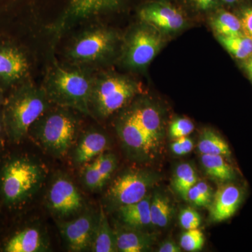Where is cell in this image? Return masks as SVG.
<instances>
[{
  "label": "cell",
  "mask_w": 252,
  "mask_h": 252,
  "mask_svg": "<svg viewBox=\"0 0 252 252\" xmlns=\"http://www.w3.org/2000/svg\"><path fill=\"white\" fill-rule=\"evenodd\" d=\"M116 127L123 147L136 160L153 158L163 139L161 111L147 99L137 100L124 110Z\"/></svg>",
  "instance_id": "obj_1"
},
{
  "label": "cell",
  "mask_w": 252,
  "mask_h": 252,
  "mask_svg": "<svg viewBox=\"0 0 252 252\" xmlns=\"http://www.w3.org/2000/svg\"><path fill=\"white\" fill-rule=\"evenodd\" d=\"M44 178V169L32 159L9 158L0 167V200L9 208L22 206L37 192Z\"/></svg>",
  "instance_id": "obj_2"
},
{
  "label": "cell",
  "mask_w": 252,
  "mask_h": 252,
  "mask_svg": "<svg viewBox=\"0 0 252 252\" xmlns=\"http://www.w3.org/2000/svg\"><path fill=\"white\" fill-rule=\"evenodd\" d=\"M46 108L42 93L28 85L16 89L5 102L1 117L8 140L20 143Z\"/></svg>",
  "instance_id": "obj_3"
},
{
  "label": "cell",
  "mask_w": 252,
  "mask_h": 252,
  "mask_svg": "<svg viewBox=\"0 0 252 252\" xmlns=\"http://www.w3.org/2000/svg\"><path fill=\"white\" fill-rule=\"evenodd\" d=\"M77 124L75 119L64 112L47 116L36 128L35 139L50 155L63 157L67 154L75 141Z\"/></svg>",
  "instance_id": "obj_4"
},
{
  "label": "cell",
  "mask_w": 252,
  "mask_h": 252,
  "mask_svg": "<svg viewBox=\"0 0 252 252\" xmlns=\"http://www.w3.org/2000/svg\"><path fill=\"white\" fill-rule=\"evenodd\" d=\"M138 91V86L129 78L108 76L92 91L91 102L99 117H107L125 107Z\"/></svg>",
  "instance_id": "obj_5"
},
{
  "label": "cell",
  "mask_w": 252,
  "mask_h": 252,
  "mask_svg": "<svg viewBox=\"0 0 252 252\" xmlns=\"http://www.w3.org/2000/svg\"><path fill=\"white\" fill-rule=\"evenodd\" d=\"M92 91L90 82L83 74L59 69L51 82L50 96L61 105L89 113Z\"/></svg>",
  "instance_id": "obj_6"
},
{
  "label": "cell",
  "mask_w": 252,
  "mask_h": 252,
  "mask_svg": "<svg viewBox=\"0 0 252 252\" xmlns=\"http://www.w3.org/2000/svg\"><path fill=\"white\" fill-rule=\"evenodd\" d=\"M163 33L157 28L142 22L131 33L126 42L124 60L135 69L147 67L165 44Z\"/></svg>",
  "instance_id": "obj_7"
},
{
  "label": "cell",
  "mask_w": 252,
  "mask_h": 252,
  "mask_svg": "<svg viewBox=\"0 0 252 252\" xmlns=\"http://www.w3.org/2000/svg\"><path fill=\"white\" fill-rule=\"evenodd\" d=\"M154 182V176L144 170L126 171L119 175L109 187L107 201L118 207L137 203L147 196Z\"/></svg>",
  "instance_id": "obj_8"
},
{
  "label": "cell",
  "mask_w": 252,
  "mask_h": 252,
  "mask_svg": "<svg viewBox=\"0 0 252 252\" xmlns=\"http://www.w3.org/2000/svg\"><path fill=\"white\" fill-rule=\"evenodd\" d=\"M139 14L142 22L154 26L163 34L178 32L187 25L183 12L163 0H157L146 4Z\"/></svg>",
  "instance_id": "obj_9"
},
{
  "label": "cell",
  "mask_w": 252,
  "mask_h": 252,
  "mask_svg": "<svg viewBox=\"0 0 252 252\" xmlns=\"http://www.w3.org/2000/svg\"><path fill=\"white\" fill-rule=\"evenodd\" d=\"M47 201L51 212L61 217L74 215L82 207V198L77 187L69 179L63 176L53 182Z\"/></svg>",
  "instance_id": "obj_10"
},
{
  "label": "cell",
  "mask_w": 252,
  "mask_h": 252,
  "mask_svg": "<svg viewBox=\"0 0 252 252\" xmlns=\"http://www.w3.org/2000/svg\"><path fill=\"white\" fill-rule=\"evenodd\" d=\"M97 217L86 213L75 220L59 224L61 233L70 251L83 252L91 248Z\"/></svg>",
  "instance_id": "obj_11"
},
{
  "label": "cell",
  "mask_w": 252,
  "mask_h": 252,
  "mask_svg": "<svg viewBox=\"0 0 252 252\" xmlns=\"http://www.w3.org/2000/svg\"><path fill=\"white\" fill-rule=\"evenodd\" d=\"M244 194L241 187L233 184L220 187L210 205L212 221L221 222L233 217L243 202Z\"/></svg>",
  "instance_id": "obj_12"
},
{
  "label": "cell",
  "mask_w": 252,
  "mask_h": 252,
  "mask_svg": "<svg viewBox=\"0 0 252 252\" xmlns=\"http://www.w3.org/2000/svg\"><path fill=\"white\" fill-rule=\"evenodd\" d=\"M113 43L114 35L110 32L102 30L91 32L76 43L72 56L81 61H92L108 52Z\"/></svg>",
  "instance_id": "obj_13"
},
{
  "label": "cell",
  "mask_w": 252,
  "mask_h": 252,
  "mask_svg": "<svg viewBox=\"0 0 252 252\" xmlns=\"http://www.w3.org/2000/svg\"><path fill=\"white\" fill-rule=\"evenodd\" d=\"M27 59L13 46L0 47V83L9 86L16 84L28 72Z\"/></svg>",
  "instance_id": "obj_14"
},
{
  "label": "cell",
  "mask_w": 252,
  "mask_h": 252,
  "mask_svg": "<svg viewBox=\"0 0 252 252\" xmlns=\"http://www.w3.org/2000/svg\"><path fill=\"white\" fill-rule=\"evenodd\" d=\"M117 251L142 252L151 250L155 238L141 231L140 228L117 224L114 229Z\"/></svg>",
  "instance_id": "obj_15"
},
{
  "label": "cell",
  "mask_w": 252,
  "mask_h": 252,
  "mask_svg": "<svg viewBox=\"0 0 252 252\" xmlns=\"http://www.w3.org/2000/svg\"><path fill=\"white\" fill-rule=\"evenodd\" d=\"M46 250L44 238L35 228H26L16 232L1 248V251L4 252H40Z\"/></svg>",
  "instance_id": "obj_16"
},
{
  "label": "cell",
  "mask_w": 252,
  "mask_h": 252,
  "mask_svg": "<svg viewBox=\"0 0 252 252\" xmlns=\"http://www.w3.org/2000/svg\"><path fill=\"white\" fill-rule=\"evenodd\" d=\"M107 137L102 132L91 131L81 137L74 150V160L78 165L88 163L104 153L108 147Z\"/></svg>",
  "instance_id": "obj_17"
},
{
  "label": "cell",
  "mask_w": 252,
  "mask_h": 252,
  "mask_svg": "<svg viewBox=\"0 0 252 252\" xmlns=\"http://www.w3.org/2000/svg\"><path fill=\"white\" fill-rule=\"evenodd\" d=\"M150 203V198L146 196L137 203L119 207L121 220L124 224L133 228H140L151 224Z\"/></svg>",
  "instance_id": "obj_18"
},
{
  "label": "cell",
  "mask_w": 252,
  "mask_h": 252,
  "mask_svg": "<svg viewBox=\"0 0 252 252\" xmlns=\"http://www.w3.org/2000/svg\"><path fill=\"white\" fill-rule=\"evenodd\" d=\"M210 25L217 36L245 35L238 16L223 8L213 11L210 17Z\"/></svg>",
  "instance_id": "obj_19"
},
{
  "label": "cell",
  "mask_w": 252,
  "mask_h": 252,
  "mask_svg": "<svg viewBox=\"0 0 252 252\" xmlns=\"http://www.w3.org/2000/svg\"><path fill=\"white\" fill-rule=\"evenodd\" d=\"M91 250L94 252H117L114 229L109 224L102 207L97 216Z\"/></svg>",
  "instance_id": "obj_20"
},
{
  "label": "cell",
  "mask_w": 252,
  "mask_h": 252,
  "mask_svg": "<svg viewBox=\"0 0 252 252\" xmlns=\"http://www.w3.org/2000/svg\"><path fill=\"white\" fill-rule=\"evenodd\" d=\"M201 162L207 175L220 182H229L234 180V170L224 159L220 155H206L201 157Z\"/></svg>",
  "instance_id": "obj_21"
},
{
  "label": "cell",
  "mask_w": 252,
  "mask_h": 252,
  "mask_svg": "<svg viewBox=\"0 0 252 252\" xmlns=\"http://www.w3.org/2000/svg\"><path fill=\"white\" fill-rule=\"evenodd\" d=\"M198 148L202 155L206 154L228 157L231 154L228 143L210 129H205L200 134Z\"/></svg>",
  "instance_id": "obj_22"
},
{
  "label": "cell",
  "mask_w": 252,
  "mask_h": 252,
  "mask_svg": "<svg viewBox=\"0 0 252 252\" xmlns=\"http://www.w3.org/2000/svg\"><path fill=\"white\" fill-rule=\"evenodd\" d=\"M121 0H72L71 14L76 17H85L104 10L116 7Z\"/></svg>",
  "instance_id": "obj_23"
},
{
  "label": "cell",
  "mask_w": 252,
  "mask_h": 252,
  "mask_svg": "<svg viewBox=\"0 0 252 252\" xmlns=\"http://www.w3.org/2000/svg\"><path fill=\"white\" fill-rule=\"evenodd\" d=\"M217 39L235 59L247 60L252 56V39L247 36H217Z\"/></svg>",
  "instance_id": "obj_24"
},
{
  "label": "cell",
  "mask_w": 252,
  "mask_h": 252,
  "mask_svg": "<svg viewBox=\"0 0 252 252\" xmlns=\"http://www.w3.org/2000/svg\"><path fill=\"white\" fill-rule=\"evenodd\" d=\"M172 210L168 198L160 194L156 193L150 203L152 224L160 228L166 226L171 220Z\"/></svg>",
  "instance_id": "obj_25"
},
{
  "label": "cell",
  "mask_w": 252,
  "mask_h": 252,
  "mask_svg": "<svg viewBox=\"0 0 252 252\" xmlns=\"http://www.w3.org/2000/svg\"><path fill=\"white\" fill-rule=\"evenodd\" d=\"M198 182V177L191 165L182 163L177 166L174 175V187L182 197Z\"/></svg>",
  "instance_id": "obj_26"
},
{
  "label": "cell",
  "mask_w": 252,
  "mask_h": 252,
  "mask_svg": "<svg viewBox=\"0 0 252 252\" xmlns=\"http://www.w3.org/2000/svg\"><path fill=\"white\" fill-rule=\"evenodd\" d=\"M205 244V236L203 232L198 229L187 230L180 239L181 248L187 252L200 251Z\"/></svg>",
  "instance_id": "obj_27"
},
{
  "label": "cell",
  "mask_w": 252,
  "mask_h": 252,
  "mask_svg": "<svg viewBox=\"0 0 252 252\" xmlns=\"http://www.w3.org/2000/svg\"><path fill=\"white\" fill-rule=\"evenodd\" d=\"M83 182L84 185L90 190H95L102 188L106 181L104 180L100 172L97 170L94 162L87 164L84 167L82 173Z\"/></svg>",
  "instance_id": "obj_28"
},
{
  "label": "cell",
  "mask_w": 252,
  "mask_h": 252,
  "mask_svg": "<svg viewBox=\"0 0 252 252\" xmlns=\"http://www.w3.org/2000/svg\"><path fill=\"white\" fill-rule=\"evenodd\" d=\"M94 165L107 182L117 167V158L112 154L102 153L94 160Z\"/></svg>",
  "instance_id": "obj_29"
},
{
  "label": "cell",
  "mask_w": 252,
  "mask_h": 252,
  "mask_svg": "<svg viewBox=\"0 0 252 252\" xmlns=\"http://www.w3.org/2000/svg\"><path fill=\"white\" fill-rule=\"evenodd\" d=\"M237 7L236 15L241 22L244 34L252 39V4L248 0Z\"/></svg>",
  "instance_id": "obj_30"
},
{
  "label": "cell",
  "mask_w": 252,
  "mask_h": 252,
  "mask_svg": "<svg viewBox=\"0 0 252 252\" xmlns=\"http://www.w3.org/2000/svg\"><path fill=\"white\" fill-rule=\"evenodd\" d=\"M193 130L194 124L191 121L187 118H179L170 124L169 132L171 137L176 140L180 137H187Z\"/></svg>",
  "instance_id": "obj_31"
},
{
  "label": "cell",
  "mask_w": 252,
  "mask_h": 252,
  "mask_svg": "<svg viewBox=\"0 0 252 252\" xmlns=\"http://www.w3.org/2000/svg\"><path fill=\"white\" fill-rule=\"evenodd\" d=\"M180 223L185 230L198 228L201 223V217L196 210L191 207H187L182 210L179 217Z\"/></svg>",
  "instance_id": "obj_32"
},
{
  "label": "cell",
  "mask_w": 252,
  "mask_h": 252,
  "mask_svg": "<svg viewBox=\"0 0 252 252\" xmlns=\"http://www.w3.org/2000/svg\"><path fill=\"white\" fill-rule=\"evenodd\" d=\"M183 198L185 200H188L189 203L193 204L198 207H207L210 206L211 203V200L207 199L205 195H203L196 186L193 185L187 190V193L184 195Z\"/></svg>",
  "instance_id": "obj_33"
},
{
  "label": "cell",
  "mask_w": 252,
  "mask_h": 252,
  "mask_svg": "<svg viewBox=\"0 0 252 252\" xmlns=\"http://www.w3.org/2000/svg\"><path fill=\"white\" fill-rule=\"evenodd\" d=\"M193 140L187 136L176 139L171 144V150L175 155L185 156L190 153L193 150Z\"/></svg>",
  "instance_id": "obj_34"
},
{
  "label": "cell",
  "mask_w": 252,
  "mask_h": 252,
  "mask_svg": "<svg viewBox=\"0 0 252 252\" xmlns=\"http://www.w3.org/2000/svg\"><path fill=\"white\" fill-rule=\"evenodd\" d=\"M194 9L201 12L213 11L221 6L220 0H187Z\"/></svg>",
  "instance_id": "obj_35"
},
{
  "label": "cell",
  "mask_w": 252,
  "mask_h": 252,
  "mask_svg": "<svg viewBox=\"0 0 252 252\" xmlns=\"http://www.w3.org/2000/svg\"><path fill=\"white\" fill-rule=\"evenodd\" d=\"M159 252H180L181 248L172 240H167L160 245Z\"/></svg>",
  "instance_id": "obj_36"
},
{
  "label": "cell",
  "mask_w": 252,
  "mask_h": 252,
  "mask_svg": "<svg viewBox=\"0 0 252 252\" xmlns=\"http://www.w3.org/2000/svg\"><path fill=\"white\" fill-rule=\"evenodd\" d=\"M195 186L207 199L212 201V199L213 198V196H212V190L211 187L209 186L208 184H207L204 181H199V182H196Z\"/></svg>",
  "instance_id": "obj_37"
},
{
  "label": "cell",
  "mask_w": 252,
  "mask_h": 252,
  "mask_svg": "<svg viewBox=\"0 0 252 252\" xmlns=\"http://www.w3.org/2000/svg\"><path fill=\"white\" fill-rule=\"evenodd\" d=\"M248 0H220V5L228 6H238Z\"/></svg>",
  "instance_id": "obj_38"
},
{
  "label": "cell",
  "mask_w": 252,
  "mask_h": 252,
  "mask_svg": "<svg viewBox=\"0 0 252 252\" xmlns=\"http://www.w3.org/2000/svg\"><path fill=\"white\" fill-rule=\"evenodd\" d=\"M245 61L246 62L245 63V69H246L249 75L252 79V56Z\"/></svg>",
  "instance_id": "obj_39"
},
{
  "label": "cell",
  "mask_w": 252,
  "mask_h": 252,
  "mask_svg": "<svg viewBox=\"0 0 252 252\" xmlns=\"http://www.w3.org/2000/svg\"><path fill=\"white\" fill-rule=\"evenodd\" d=\"M3 132H5L4 124H3L2 119H0V149L3 143Z\"/></svg>",
  "instance_id": "obj_40"
},
{
  "label": "cell",
  "mask_w": 252,
  "mask_h": 252,
  "mask_svg": "<svg viewBox=\"0 0 252 252\" xmlns=\"http://www.w3.org/2000/svg\"><path fill=\"white\" fill-rule=\"evenodd\" d=\"M0 104H1V100H0Z\"/></svg>",
  "instance_id": "obj_41"
}]
</instances>
